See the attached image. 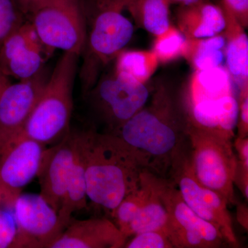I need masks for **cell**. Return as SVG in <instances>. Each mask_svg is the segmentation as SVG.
Wrapping results in <instances>:
<instances>
[{"instance_id": "obj_35", "label": "cell", "mask_w": 248, "mask_h": 248, "mask_svg": "<svg viewBox=\"0 0 248 248\" xmlns=\"http://www.w3.org/2000/svg\"><path fill=\"white\" fill-rule=\"evenodd\" d=\"M10 84H11V82H10L9 78L0 71V97H1V94L4 92L5 89Z\"/></svg>"}, {"instance_id": "obj_14", "label": "cell", "mask_w": 248, "mask_h": 248, "mask_svg": "<svg viewBox=\"0 0 248 248\" xmlns=\"http://www.w3.org/2000/svg\"><path fill=\"white\" fill-rule=\"evenodd\" d=\"M76 132L70 130L61 141L46 148L37 177L40 195L57 212L62 207L76 147Z\"/></svg>"}, {"instance_id": "obj_26", "label": "cell", "mask_w": 248, "mask_h": 248, "mask_svg": "<svg viewBox=\"0 0 248 248\" xmlns=\"http://www.w3.org/2000/svg\"><path fill=\"white\" fill-rule=\"evenodd\" d=\"M144 170L141 173L140 186L127 195L110 215L112 221L125 236L129 225L136 216L148 190Z\"/></svg>"}, {"instance_id": "obj_2", "label": "cell", "mask_w": 248, "mask_h": 248, "mask_svg": "<svg viewBox=\"0 0 248 248\" xmlns=\"http://www.w3.org/2000/svg\"><path fill=\"white\" fill-rule=\"evenodd\" d=\"M84 135L88 198L110 215L140 186L145 169L135 152L114 134L89 129Z\"/></svg>"}, {"instance_id": "obj_11", "label": "cell", "mask_w": 248, "mask_h": 248, "mask_svg": "<svg viewBox=\"0 0 248 248\" xmlns=\"http://www.w3.org/2000/svg\"><path fill=\"white\" fill-rule=\"evenodd\" d=\"M48 77L41 71L10 84L0 97V155L20 138Z\"/></svg>"}, {"instance_id": "obj_29", "label": "cell", "mask_w": 248, "mask_h": 248, "mask_svg": "<svg viewBox=\"0 0 248 248\" xmlns=\"http://www.w3.org/2000/svg\"><path fill=\"white\" fill-rule=\"evenodd\" d=\"M127 240L125 248H173L172 243L164 230L140 233Z\"/></svg>"}, {"instance_id": "obj_5", "label": "cell", "mask_w": 248, "mask_h": 248, "mask_svg": "<svg viewBox=\"0 0 248 248\" xmlns=\"http://www.w3.org/2000/svg\"><path fill=\"white\" fill-rule=\"evenodd\" d=\"M189 163L197 180L234 204V177L238 160L232 137L197 128L187 123Z\"/></svg>"}, {"instance_id": "obj_33", "label": "cell", "mask_w": 248, "mask_h": 248, "mask_svg": "<svg viewBox=\"0 0 248 248\" xmlns=\"http://www.w3.org/2000/svg\"><path fill=\"white\" fill-rule=\"evenodd\" d=\"M24 16H29L42 0H14Z\"/></svg>"}, {"instance_id": "obj_3", "label": "cell", "mask_w": 248, "mask_h": 248, "mask_svg": "<svg viewBox=\"0 0 248 248\" xmlns=\"http://www.w3.org/2000/svg\"><path fill=\"white\" fill-rule=\"evenodd\" d=\"M79 58L71 52L62 54L29 116L22 135L48 146L61 141L69 133Z\"/></svg>"}, {"instance_id": "obj_4", "label": "cell", "mask_w": 248, "mask_h": 248, "mask_svg": "<svg viewBox=\"0 0 248 248\" xmlns=\"http://www.w3.org/2000/svg\"><path fill=\"white\" fill-rule=\"evenodd\" d=\"M91 26L81 55L82 89L87 94L99 79L104 67L115 60L133 37V24L124 16V0H93Z\"/></svg>"}, {"instance_id": "obj_31", "label": "cell", "mask_w": 248, "mask_h": 248, "mask_svg": "<svg viewBox=\"0 0 248 248\" xmlns=\"http://www.w3.org/2000/svg\"><path fill=\"white\" fill-rule=\"evenodd\" d=\"M239 117L237 125L238 138H248V93L239 97Z\"/></svg>"}, {"instance_id": "obj_17", "label": "cell", "mask_w": 248, "mask_h": 248, "mask_svg": "<svg viewBox=\"0 0 248 248\" xmlns=\"http://www.w3.org/2000/svg\"><path fill=\"white\" fill-rule=\"evenodd\" d=\"M226 19L223 31L226 40V67L239 90V95L248 92V38L245 28L228 11L222 9Z\"/></svg>"}, {"instance_id": "obj_7", "label": "cell", "mask_w": 248, "mask_h": 248, "mask_svg": "<svg viewBox=\"0 0 248 248\" xmlns=\"http://www.w3.org/2000/svg\"><path fill=\"white\" fill-rule=\"evenodd\" d=\"M148 174L167 210L166 232L174 248H219L227 243L216 227L201 218L186 204L171 181L148 170Z\"/></svg>"}, {"instance_id": "obj_23", "label": "cell", "mask_w": 248, "mask_h": 248, "mask_svg": "<svg viewBox=\"0 0 248 248\" xmlns=\"http://www.w3.org/2000/svg\"><path fill=\"white\" fill-rule=\"evenodd\" d=\"M114 73L128 81L147 84L160 64L153 50H124L115 59Z\"/></svg>"}, {"instance_id": "obj_1", "label": "cell", "mask_w": 248, "mask_h": 248, "mask_svg": "<svg viewBox=\"0 0 248 248\" xmlns=\"http://www.w3.org/2000/svg\"><path fill=\"white\" fill-rule=\"evenodd\" d=\"M112 134L135 152L145 169L167 179L189 155L185 112L166 84H158L149 104Z\"/></svg>"}, {"instance_id": "obj_25", "label": "cell", "mask_w": 248, "mask_h": 248, "mask_svg": "<svg viewBox=\"0 0 248 248\" xmlns=\"http://www.w3.org/2000/svg\"><path fill=\"white\" fill-rule=\"evenodd\" d=\"M186 43V36L172 24L166 31L155 36L152 50L159 63H170L182 58Z\"/></svg>"}, {"instance_id": "obj_24", "label": "cell", "mask_w": 248, "mask_h": 248, "mask_svg": "<svg viewBox=\"0 0 248 248\" xmlns=\"http://www.w3.org/2000/svg\"><path fill=\"white\" fill-rule=\"evenodd\" d=\"M226 45L223 33L200 39H187L182 58L194 71H203L221 66Z\"/></svg>"}, {"instance_id": "obj_9", "label": "cell", "mask_w": 248, "mask_h": 248, "mask_svg": "<svg viewBox=\"0 0 248 248\" xmlns=\"http://www.w3.org/2000/svg\"><path fill=\"white\" fill-rule=\"evenodd\" d=\"M14 213L17 231L12 248H50L66 228L40 194L21 193Z\"/></svg>"}, {"instance_id": "obj_32", "label": "cell", "mask_w": 248, "mask_h": 248, "mask_svg": "<svg viewBox=\"0 0 248 248\" xmlns=\"http://www.w3.org/2000/svg\"><path fill=\"white\" fill-rule=\"evenodd\" d=\"M233 146L237 154L238 163L244 169L248 170V138H236Z\"/></svg>"}, {"instance_id": "obj_19", "label": "cell", "mask_w": 248, "mask_h": 248, "mask_svg": "<svg viewBox=\"0 0 248 248\" xmlns=\"http://www.w3.org/2000/svg\"><path fill=\"white\" fill-rule=\"evenodd\" d=\"M86 183V140L84 131L76 132L74 159L68 177L66 190L58 215L67 226L76 212L87 207Z\"/></svg>"}, {"instance_id": "obj_28", "label": "cell", "mask_w": 248, "mask_h": 248, "mask_svg": "<svg viewBox=\"0 0 248 248\" xmlns=\"http://www.w3.org/2000/svg\"><path fill=\"white\" fill-rule=\"evenodd\" d=\"M17 231L14 207L0 192V248H12Z\"/></svg>"}, {"instance_id": "obj_13", "label": "cell", "mask_w": 248, "mask_h": 248, "mask_svg": "<svg viewBox=\"0 0 248 248\" xmlns=\"http://www.w3.org/2000/svg\"><path fill=\"white\" fill-rule=\"evenodd\" d=\"M51 52L41 42L31 23L25 22L0 48V71L19 81L29 79L42 71Z\"/></svg>"}, {"instance_id": "obj_15", "label": "cell", "mask_w": 248, "mask_h": 248, "mask_svg": "<svg viewBox=\"0 0 248 248\" xmlns=\"http://www.w3.org/2000/svg\"><path fill=\"white\" fill-rule=\"evenodd\" d=\"M127 238L112 219L94 217L72 218L50 248H122Z\"/></svg>"}, {"instance_id": "obj_18", "label": "cell", "mask_w": 248, "mask_h": 248, "mask_svg": "<svg viewBox=\"0 0 248 248\" xmlns=\"http://www.w3.org/2000/svg\"><path fill=\"white\" fill-rule=\"evenodd\" d=\"M178 29L187 39H200L221 34L226 19L221 6L205 0L197 4L181 6L177 14Z\"/></svg>"}, {"instance_id": "obj_6", "label": "cell", "mask_w": 248, "mask_h": 248, "mask_svg": "<svg viewBox=\"0 0 248 248\" xmlns=\"http://www.w3.org/2000/svg\"><path fill=\"white\" fill-rule=\"evenodd\" d=\"M29 17L46 48L81 56L87 35L86 10L81 0H42Z\"/></svg>"}, {"instance_id": "obj_34", "label": "cell", "mask_w": 248, "mask_h": 248, "mask_svg": "<svg viewBox=\"0 0 248 248\" xmlns=\"http://www.w3.org/2000/svg\"><path fill=\"white\" fill-rule=\"evenodd\" d=\"M237 219L242 226L248 230V208L244 205L237 206Z\"/></svg>"}, {"instance_id": "obj_8", "label": "cell", "mask_w": 248, "mask_h": 248, "mask_svg": "<svg viewBox=\"0 0 248 248\" xmlns=\"http://www.w3.org/2000/svg\"><path fill=\"white\" fill-rule=\"evenodd\" d=\"M87 94L94 113L107 126L106 133H110L141 110L150 97L146 84L123 79L114 71L99 78Z\"/></svg>"}, {"instance_id": "obj_22", "label": "cell", "mask_w": 248, "mask_h": 248, "mask_svg": "<svg viewBox=\"0 0 248 248\" xmlns=\"http://www.w3.org/2000/svg\"><path fill=\"white\" fill-rule=\"evenodd\" d=\"M125 10L139 27L155 36L170 26L169 0H124Z\"/></svg>"}, {"instance_id": "obj_36", "label": "cell", "mask_w": 248, "mask_h": 248, "mask_svg": "<svg viewBox=\"0 0 248 248\" xmlns=\"http://www.w3.org/2000/svg\"><path fill=\"white\" fill-rule=\"evenodd\" d=\"M169 1L170 3H179L181 6H188V5L197 4L203 0H169Z\"/></svg>"}, {"instance_id": "obj_27", "label": "cell", "mask_w": 248, "mask_h": 248, "mask_svg": "<svg viewBox=\"0 0 248 248\" xmlns=\"http://www.w3.org/2000/svg\"><path fill=\"white\" fill-rule=\"evenodd\" d=\"M24 16L14 0H0V48L25 22Z\"/></svg>"}, {"instance_id": "obj_20", "label": "cell", "mask_w": 248, "mask_h": 248, "mask_svg": "<svg viewBox=\"0 0 248 248\" xmlns=\"http://www.w3.org/2000/svg\"><path fill=\"white\" fill-rule=\"evenodd\" d=\"M233 82L225 66L195 71L185 87V104L234 94Z\"/></svg>"}, {"instance_id": "obj_16", "label": "cell", "mask_w": 248, "mask_h": 248, "mask_svg": "<svg viewBox=\"0 0 248 248\" xmlns=\"http://www.w3.org/2000/svg\"><path fill=\"white\" fill-rule=\"evenodd\" d=\"M187 123L197 128L221 132L234 138L239 106L234 94L185 104Z\"/></svg>"}, {"instance_id": "obj_30", "label": "cell", "mask_w": 248, "mask_h": 248, "mask_svg": "<svg viewBox=\"0 0 248 248\" xmlns=\"http://www.w3.org/2000/svg\"><path fill=\"white\" fill-rule=\"evenodd\" d=\"M220 6L232 15L243 27L248 26V0H221Z\"/></svg>"}, {"instance_id": "obj_21", "label": "cell", "mask_w": 248, "mask_h": 248, "mask_svg": "<svg viewBox=\"0 0 248 248\" xmlns=\"http://www.w3.org/2000/svg\"><path fill=\"white\" fill-rule=\"evenodd\" d=\"M144 174L148 182V190L136 216L125 232L127 239L145 232L157 230L166 231L169 223L167 210L152 184L146 169L144 170Z\"/></svg>"}, {"instance_id": "obj_12", "label": "cell", "mask_w": 248, "mask_h": 248, "mask_svg": "<svg viewBox=\"0 0 248 248\" xmlns=\"http://www.w3.org/2000/svg\"><path fill=\"white\" fill-rule=\"evenodd\" d=\"M46 148L22 135L0 155V189L11 203L37 177Z\"/></svg>"}, {"instance_id": "obj_10", "label": "cell", "mask_w": 248, "mask_h": 248, "mask_svg": "<svg viewBox=\"0 0 248 248\" xmlns=\"http://www.w3.org/2000/svg\"><path fill=\"white\" fill-rule=\"evenodd\" d=\"M169 180L175 185L183 200L198 216L221 232L227 244H238L228 202L197 180L191 169L188 156L176 168Z\"/></svg>"}]
</instances>
